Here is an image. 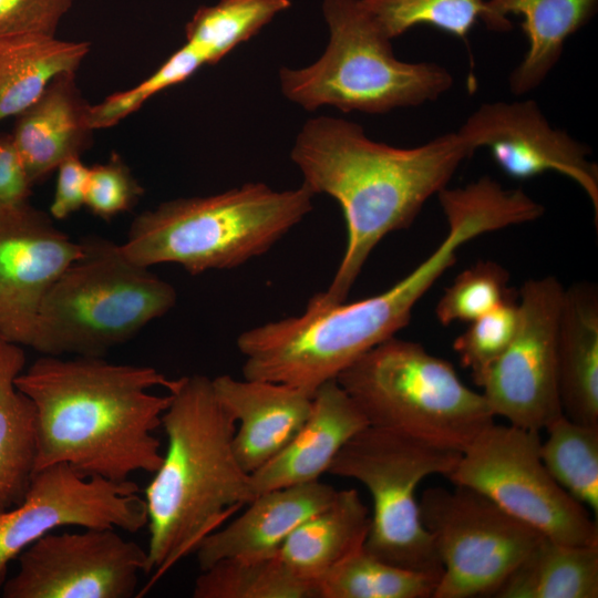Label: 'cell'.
<instances>
[{
	"label": "cell",
	"instance_id": "836d02e7",
	"mask_svg": "<svg viewBox=\"0 0 598 598\" xmlns=\"http://www.w3.org/2000/svg\"><path fill=\"white\" fill-rule=\"evenodd\" d=\"M468 323L454 340L453 349L478 385L514 338L518 324V292Z\"/></svg>",
	"mask_w": 598,
	"mask_h": 598
},
{
	"label": "cell",
	"instance_id": "1f68e13d",
	"mask_svg": "<svg viewBox=\"0 0 598 598\" xmlns=\"http://www.w3.org/2000/svg\"><path fill=\"white\" fill-rule=\"evenodd\" d=\"M508 281V271L498 262H475L445 289L435 307L436 319L442 326H448L482 317L516 293Z\"/></svg>",
	"mask_w": 598,
	"mask_h": 598
},
{
	"label": "cell",
	"instance_id": "9c48e42d",
	"mask_svg": "<svg viewBox=\"0 0 598 598\" xmlns=\"http://www.w3.org/2000/svg\"><path fill=\"white\" fill-rule=\"evenodd\" d=\"M462 453L368 425L350 439L327 473L360 482L373 511L363 548L389 564L440 579L443 568L424 527L415 492L429 475H448Z\"/></svg>",
	"mask_w": 598,
	"mask_h": 598
},
{
	"label": "cell",
	"instance_id": "3957f363",
	"mask_svg": "<svg viewBox=\"0 0 598 598\" xmlns=\"http://www.w3.org/2000/svg\"><path fill=\"white\" fill-rule=\"evenodd\" d=\"M168 393L161 423L167 446L144 496L151 584L256 496L234 452L236 421L219 402L213 380L183 377Z\"/></svg>",
	"mask_w": 598,
	"mask_h": 598
},
{
	"label": "cell",
	"instance_id": "d6a6232c",
	"mask_svg": "<svg viewBox=\"0 0 598 598\" xmlns=\"http://www.w3.org/2000/svg\"><path fill=\"white\" fill-rule=\"evenodd\" d=\"M205 64H207L206 56L185 42L152 75L136 86L113 93L102 102L90 105L91 128H106L117 124L137 111L150 97L184 82Z\"/></svg>",
	"mask_w": 598,
	"mask_h": 598
},
{
	"label": "cell",
	"instance_id": "7a4b0ae2",
	"mask_svg": "<svg viewBox=\"0 0 598 598\" xmlns=\"http://www.w3.org/2000/svg\"><path fill=\"white\" fill-rule=\"evenodd\" d=\"M178 379L155 368L121 364L102 357L42 355L16 378L35 409V471L58 463L84 477L113 482L154 473L163 452L154 431Z\"/></svg>",
	"mask_w": 598,
	"mask_h": 598
},
{
	"label": "cell",
	"instance_id": "4dcf8cb0",
	"mask_svg": "<svg viewBox=\"0 0 598 598\" xmlns=\"http://www.w3.org/2000/svg\"><path fill=\"white\" fill-rule=\"evenodd\" d=\"M290 6V0H218L202 6L185 27L186 43L199 50L207 64H215Z\"/></svg>",
	"mask_w": 598,
	"mask_h": 598
},
{
	"label": "cell",
	"instance_id": "cb8c5ba5",
	"mask_svg": "<svg viewBox=\"0 0 598 598\" xmlns=\"http://www.w3.org/2000/svg\"><path fill=\"white\" fill-rule=\"evenodd\" d=\"M89 51V42L49 34L0 38V121L29 107L58 75L75 73Z\"/></svg>",
	"mask_w": 598,
	"mask_h": 598
},
{
	"label": "cell",
	"instance_id": "8fae6325",
	"mask_svg": "<svg viewBox=\"0 0 598 598\" xmlns=\"http://www.w3.org/2000/svg\"><path fill=\"white\" fill-rule=\"evenodd\" d=\"M419 505L443 568L434 598L495 596L543 537L465 486L430 487Z\"/></svg>",
	"mask_w": 598,
	"mask_h": 598
},
{
	"label": "cell",
	"instance_id": "44dd1931",
	"mask_svg": "<svg viewBox=\"0 0 598 598\" xmlns=\"http://www.w3.org/2000/svg\"><path fill=\"white\" fill-rule=\"evenodd\" d=\"M557 377L563 414L598 426V288L564 289L557 329Z\"/></svg>",
	"mask_w": 598,
	"mask_h": 598
},
{
	"label": "cell",
	"instance_id": "8992f818",
	"mask_svg": "<svg viewBox=\"0 0 598 598\" xmlns=\"http://www.w3.org/2000/svg\"><path fill=\"white\" fill-rule=\"evenodd\" d=\"M81 243L82 256L41 303L30 347L42 355L102 357L176 303L175 288L120 245L97 237Z\"/></svg>",
	"mask_w": 598,
	"mask_h": 598
},
{
	"label": "cell",
	"instance_id": "e575fe53",
	"mask_svg": "<svg viewBox=\"0 0 598 598\" xmlns=\"http://www.w3.org/2000/svg\"><path fill=\"white\" fill-rule=\"evenodd\" d=\"M143 193L126 163L113 153L107 162L90 167L84 205L95 216L110 219L130 210Z\"/></svg>",
	"mask_w": 598,
	"mask_h": 598
},
{
	"label": "cell",
	"instance_id": "74e56055",
	"mask_svg": "<svg viewBox=\"0 0 598 598\" xmlns=\"http://www.w3.org/2000/svg\"><path fill=\"white\" fill-rule=\"evenodd\" d=\"M31 186L12 136H0V209L27 203Z\"/></svg>",
	"mask_w": 598,
	"mask_h": 598
},
{
	"label": "cell",
	"instance_id": "8d00e7d4",
	"mask_svg": "<svg viewBox=\"0 0 598 598\" xmlns=\"http://www.w3.org/2000/svg\"><path fill=\"white\" fill-rule=\"evenodd\" d=\"M56 169L58 178L50 214L55 219H64L85 204L90 167L82 163L80 156H73L62 162Z\"/></svg>",
	"mask_w": 598,
	"mask_h": 598
},
{
	"label": "cell",
	"instance_id": "6da1fadb",
	"mask_svg": "<svg viewBox=\"0 0 598 598\" xmlns=\"http://www.w3.org/2000/svg\"><path fill=\"white\" fill-rule=\"evenodd\" d=\"M473 155L456 132L402 148L371 140L362 126L343 118H309L290 158L305 187L339 203L347 226V246L334 277L315 296L329 305L344 302L377 245L409 228Z\"/></svg>",
	"mask_w": 598,
	"mask_h": 598
},
{
	"label": "cell",
	"instance_id": "d4e9b609",
	"mask_svg": "<svg viewBox=\"0 0 598 598\" xmlns=\"http://www.w3.org/2000/svg\"><path fill=\"white\" fill-rule=\"evenodd\" d=\"M24 364L21 346L0 337V512L22 501L35 470V409L16 385Z\"/></svg>",
	"mask_w": 598,
	"mask_h": 598
},
{
	"label": "cell",
	"instance_id": "ffe728a7",
	"mask_svg": "<svg viewBox=\"0 0 598 598\" xmlns=\"http://www.w3.org/2000/svg\"><path fill=\"white\" fill-rule=\"evenodd\" d=\"M89 113L75 73H63L18 115L11 136L32 185L90 145Z\"/></svg>",
	"mask_w": 598,
	"mask_h": 598
},
{
	"label": "cell",
	"instance_id": "ac0fdd59",
	"mask_svg": "<svg viewBox=\"0 0 598 598\" xmlns=\"http://www.w3.org/2000/svg\"><path fill=\"white\" fill-rule=\"evenodd\" d=\"M338 489L318 481L257 494L246 511L196 547L200 570L226 558L275 556L289 535L308 517L330 504Z\"/></svg>",
	"mask_w": 598,
	"mask_h": 598
},
{
	"label": "cell",
	"instance_id": "7c38bea8",
	"mask_svg": "<svg viewBox=\"0 0 598 598\" xmlns=\"http://www.w3.org/2000/svg\"><path fill=\"white\" fill-rule=\"evenodd\" d=\"M564 287L553 276L518 291L514 338L478 386L494 416L540 432L563 414L557 377V329Z\"/></svg>",
	"mask_w": 598,
	"mask_h": 598
},
{
	"label": "cell",
	"instance_id": "83f0119b",
	"mask_svg": "<svg viewBox=\"0 0 598 598\" xmlns=\"http://www.w3.org/2000/svg\"><path fill=\"white\" fill-rule=\"evenodd\" d=\"M439 578L389 564L363 547L316 584L317 598H429Z\"/></svg>",
	"mask_w": 598,
	"mask_h": 598
},
{
	"label": "cell",
	"instance_id": "603a6c76",
	"mask_svg": "<svg viewBox=\"0 0 598 598\" xmlns=\"http://www.w3.org/2000/svg\"><path fill=\"white\" fill-rule=\"evenodd\" d=\"M505 19L523 18L527 50L509 75V89L519 96L538 87L559 61L569 37L595 16L598 0H494Z\"/></svg>",
	"mask_w": 598,
	"mask_h": 598
},
{
	"label": "cell",
	"instance_id": "277c9868",
	"mask_svg": "<svg viewBox=\"0 0 598 598\" xmlns=\"http://www.w3.org/2000/svg\"><path fill=\"white\" fill-rule=\"evenodd\" d=\"M451 266V255L439 247L377 296L332 305L312 296L301 315L244 331L236 342L244 358L243 377L288 384L312 396L406 327L416 302Z\"/></svg>",
	"mask_w": 598,
	"mask_h": 598
},
{
	"label": "cell",
	"instance_id": "9a60e30c",
	"mask_svg": "<svg viewBox=\"0 0 598 598\" xmlns=\"http://www.w3.org/2000/svg\"><path fill=\"white\" fill-rule=\"evenodd\" d=\"M474 154L489 151L512 178L528 179L556 172L574 181L589 198L598 218V166L591 148L550 125L534 100L487 102L456 131Z\"/></svg>",
	"mask_w": 598,
	"mask_h": 598
},
{
	"label": "cell",
	"instance_id": "ba28073f",
	"mask_svg": "<svg viewBox=\"0 0 598 598\" xmlns=\"http://www.w3.org/2000/svg\"><path fill=\"white\" fill-rule=\"evenodd\" d=\"M336 380L369 425L461 453L494 423L484 395L464 384L448 361L395 336Z\"/></svg>",
	"mask_w": 598,
	"mask_h": 598
},
{
	"label": "cell",
	"instance_id": "e0dca14e",
	"mask_svg": "<svg viewBox=\"0 0 598 598\" xmlns=\"http://www.w3.org/2000/svg\"><path fill=\"white\" fill-rule=\"evenodd\" d=\"M212 380L219 402L236 421L234 452L249 474L285 448L311 412L312 396L288 384L229 374Z\"/></svg>",
	"mask_w": 598,
	"mask_h": 598
},
{
	"label": "cell",
	"instance_id": "d590c367",
	"mask_svg": "<svg viewBox=\"0 0 598 598\" xmlns=\"http://www.w3.org/2000/svg\"><path fill=\"white\" fill-rule=\"evenodd\" d=\"M73 0H0V38L55 31Z\"/></svg>",
	"mask_w": 598,
	"mask_h": 598
},
{
	"label": "cell",
	"instance_id": "f546056e",
	"mask_svg": "<svg viewBox=\"0 0 598 598\" xmlns=\"http://www.w3.org/2000/svg\"><path fill=\"white\" fill-rule=\"evenodd\" d=\"M540 456L549 474L575 501L598 514V426L564 414L546 429Z\"/></svg>",
	"mask_w": 598,
	"mask_h": 598
},
{
	"label": "cell",
	"instance_id": "f1b7e54d",
	"mask_svg": "<svg viewBox=\"0 0 598 598\" xmlns=\"http://www.w3.org/2000/svg\"><path fill=\"white\" fill-rule=\"evenodd\" d=\"M200 571L194 598H317L316 585L298 578L278 554L226 558Z\"/></svg>",
	"mask_w": 598,
	"mask_h": 598
},
{
	"label": "cell",
	"instance_id": "7402d4cb",
	"mask_svg": "<svg viewBox=\"0 0 598 598\" xmlns=\"http://www.w3.org/2000/svg\"><path fill=\"white\" fill-rule=\"evenodd\" d=\"M370 514L357 489H338L333 501L302 522L278 556L300 579L317 584L331 568L361 549Z\"/></svg>",
	"mask_w": 598,
	"mask_h": 598
},
{
	"label": "cell",
	"instance_id": "30bf717a",
	"mask_svg": "<svg viewBox=\"0 0 598 598\" xmlns=\"http://www.w3.org/2000/svg\"><path fill=\"white\" fill-rule=\"evenodd\" d=\"M539 432L493 423L462 453L446 475L553 540L597 546V523L565 492L540 456Z\"/></svg>",
	"mask_w": 598,
	"mask_h": 598
},
{
	"label": "cell",
	"instance_id": "2e32d148",
	"mask_svg": "<svg viewBox=\"0 0 598 598\" xmlns=\"http://www.w3.org/2000/svg\"><path fill=\"white\" fill-rule=\"evenodd\" d=\"M82 243L27 203L0 209V337L30 347L41 303Z\"/></svg>",
	"mask_w": 598,
	"mask_h": 598
},
{
	"label": "cell",
	"instance_id": "484cf974",
	"mask_svg": "<svg viewBox=\"0 0 598 598\" xmlns=\"http://www.w3.org/2000/svg\"><path fill=\"white\" fill-rule=\"evenodd\" d=\"M495 597L597 598L598 545H569L543 536Z\"/></svg>",
	"mask_w": 598,
	"mask_h": 598
},
{
	"label": "cell",
	"instance_id": "4fadbf2b",
	"mask_svg": "<svg viewBox=\"0 0 598 598\" xmlns=\"http://www.w3.org/2000/svg\"><path fill=\"white\" fill-rule=\"evenodd\" d=\"M138 492L130 480L84 477L64 463L35 471L22 501L0 512V594L10 563L59 527H113L130 533L145 527L146 505Z\"/></svg>",
	"mask_w": 598,
	"mask_h": 598
},
{
	"label": "cell",
	"instance_id": "d6986e66",
	"mask_svg": "<svg viewBox=\"0 0 598 598\" xmlns=\"http://www.w3.org/2000/svg\"><path fill=\"white\" fill-rule=\"evenodd\" d=\"M368 425L337 380L326 382L312 395L311 412L295 437L250 474L255 495L318 481L343 445Z\"/></svg>",
	"mask_w": 598,
	"mask_h": 598
},
{
	"label": "cell",
	"instance_id": "5b68a950",
	"mask_svg": "<svg viewBox=\"0 0 598 598\" xmlns=\"http://www.w3.org/2000/svg\"><path fill=\"white\" fill-rule=\"evenodd\" d=\"M303 185L276 190L259 182L163 202L141 213L120 245L133 262L175 264L192 275L239 267L266 254L312 209Z\"/></svg>",
	"mask_w": 598,
	"mask_h": 598
},
{
	"label": "cell",
	"instance_id": "5bb4252c",
	"mask_svg": "<svg viewBox=\"0 0 598 598\" xmlns=\"http://www.w3.org/2000/svg\"><path fill=\"white\" fill-rule=\"evenodd\" d=\"M4 598H132L147 551L113 527L51 532L17 557Z\"/></svg>",
	"mask_w": 598,
	"mask_h": 598
},
{
	"label": "cell",
	"instance_id": "52a82bcc",
	"mask_svg": "<svg viewBox=\"0 0 598 598\" xmlns=\"http://www.w3.org/2000/svg\"><path fill=\"white\" fill-rule=\"evenodd\" d=\"M329 42L312 64L279 70L281 93L307 111L383 114L436 101L453 75L435 62H405L360 0H323Z\"/></svg>",
	"mask_w": 598,
	"mask_h": 598
},
{
	"label": "cell",
	"instance_id": "4316f807",
	"mask_svg": "<svg viewBox=\"0 0 598 598\" xmlns=\"http://www.w3.org/2000/svg\"><path fill=\"white\" fill-rule=\"evenodd\" d=\"M384 34L393 40L416 25H430L467 41L482 22L493 31L512 29L498 14L494 0H360Z\"/></svg>",
	"mask_w": 598,
	"mask_h": 598
}]
</instances>
